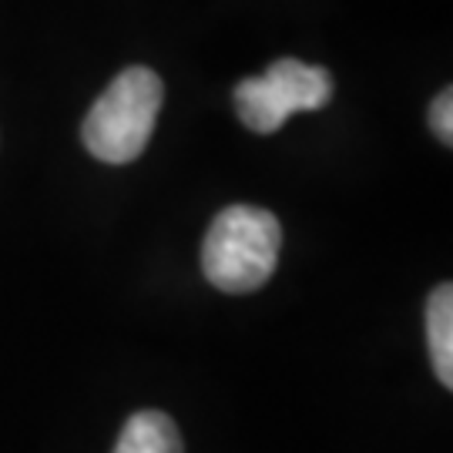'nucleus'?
<instances>
[{
  "mask_svg": "<svg viewBox=\"0 0 453 453\" xmlns=\"http://www.w3.org/2000/svg\"><path fill=\"white\" fill-rule=\"evenodd\" d=\"M114 453H185V447L172 417H165L158 410H142L125 423Z\"/></svg>",
  "mask_w": 453,
  "mask_h": 453,
  "instance_id": "obj_4",
  "label": "nucleus"
},
{
  "mask_svg": "<svg viewBox=\"0 0 453 453\" xmlns=\"http://www.w3.org/2000/svg\"><path fill=\"white\" fill-rule=\"evenodd\" d=\"M430 128L437 134L443 145H450L453 142V95L450 88H443L437 97H434V104H430Z\"/></svg>",
  "mask_w": 453,
  "mask_h": 453,
  "instance_id": "obj_6",
  "label": "nucleus"
},
{
  "mask_svg": "<svg viewBox=\"0 0 453 453\" xmlns=\"http://www.w3.org/2000/svg\"><path fill=\"white\" fill-rule=\"evenodd\" d=\"M426 346L434 372L443 387H453V289L443 282L426 303Z\"/></svg>",
  "mask_w": 453,
  "mask_h": 453,
  "instance_id": "obj_5",
  "label": "nucleus"
},
{
  "mask_svg": "<svg viewBox=\"0 0 453 453\" xmlns=\"http://www.w3.org/2000/svg\"><path fill=\"white\" fill-rule=\"evenodd\" d=\"M162 101L165 84L151 67H125L84 118V148L97 162H134L151 142Z\"/></svg>",
  "mask_w": 453,
  "mask_h": 453,
  "instance_id": "obj_2",
  "label": "nucleus"
},
{
  "mask_svg": "<svg viewBox=\"0 0 453 453\" xmlns=\"http://www.w3.org/2000/svg\"><path fill=\"white\" fill-rule=\"evenodd\" d=\"M333 97V78L326 67L303 65V61H273L259 78H245L235 84V111L249 131L273 134L289 114L319 111Z\"/></svg>",
  "mask_w": 453,
  "mask_h": 453,
  "instance_id": "obj_3",
  "label": "nucleus"
},
{
  "mask_svg": "<svg viewBox=\"0 0 453 453\" xmlns=\"http://www.w3.org/2000/svg\"><path fill=\"white\" fill-rule=\"evenodd\" d=\"M282 249V226L269 209L228 205L209 226L202 245V269L215 289L242 296L273 279Z\"/></svg>",
  "mask_w": 453,
  "mask_h": 453,
  "instance_id": "obj_1",
  "label": "nucleus"
}]
</instances>
